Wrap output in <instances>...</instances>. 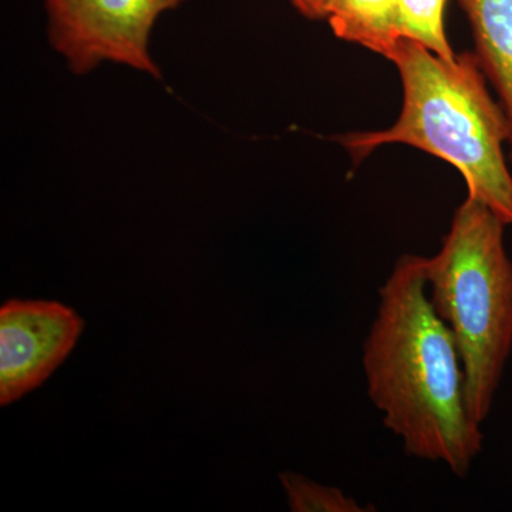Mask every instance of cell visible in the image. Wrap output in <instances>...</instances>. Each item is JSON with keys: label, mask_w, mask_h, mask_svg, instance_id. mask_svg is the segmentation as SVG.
Listing matches in <instances>:
<instances>
[{"label": "cell", "mask_w": 512, "mask_h": 512, "mask_svg": "<svg viewBox=\"0 0 512 512\" xmlns=\"http://www.w3.org/2000/svg\"><path fill=\"white\" fill-rule=\"evenodd\" d=\"M507 224L483 202L458 207L440 251L426 258L431 303L456 339L468 410L477 423L490 414L512 349V262Z\"/></svg>", "instance_id": "3"}, {"label": "cell", "mask_w": 512, "mask_h": 512, "mask_svg": "<svg viewBox=\"0 0 512 512\" xmlns=\"http://www.w3.org/2000/svg\"><path fill=\"white\" fill-rule=\"evenodd\" d=\"M458 2L470 20L478 60L507 117L512 158V0Z\"/></svg>", "instance_id": "6"}, {"label": "cell", "mask_w": 512, "mask_h": 512, "mask_svg": "<svg viewBox=\"0 0 512 512\" xmlns=\"http://www.w3.org/2000/svg\"><path fill=\"white\" fill-rule=\"evenodd\" d=\"M367 396L409 456L464 477L483 448L456 339L431 303L426 258L403 255L363 345Z\"/></svg>", "instance_id": "1"}, {"label": "cell", "mask_w": 512, "mask_h": 512, "mask_svg": "<svg viewBox=\"0 0 512 512\" xmlns=\"http://www.w3.org/2000/svg\"><path fill=\"white\" fill-rule=\"evenodd\" d=\"M387 59L402 77L399 119L387 130L348 134L339 143L355 163L386 144L419 148L456 167L468 198L512 225V175L504 156L510 127L500 101L488 92L477 55L448 62L403 37Z\"/></svg>", "instance_id": "2"}, {"label": "cell", "mask_w": 512, "mask_h": 512, "mask_svg": "<svg viewBox=\"0 0 512 512\" xmlns=\"http://www.w3.org/2000/svg\"><path fill=\"white\" fill-rule=\"evenodd\" d=\"M289 508L293 512H362L363 508L355 498L349 497L336 487L315 483L295 473L279 476Z\"/></svg>", "instance_id": "9"}, {"label": "cell", "mask_w": 512, "mask_h": 512, "mask_svg": "<svg viewBox=\"0 0 512 512\" xmlns=\"http://www.w3.org/2000/svg\"><path fill=\"white\" fill-rule=\"evenodd\" d=\"M291 2L305 18L319 20L328 18L333 0H291Z\"/></svg>", "instance_id": "10"}, {"label": "cell", "mask_w": 512, "mask_h": 512, "mask_svg": "<svg viewBox=\"0 0 512 512\" xmlns=\"http://www.w3.org/2000/svg\"><path fill=\"white\" fill-rule=\"evenodd\" d=\"M326 19L339 39L386 59L403 39L399 0H333Z\"/></svg>", "instance_id": "7"}, {"label": "cell", "mask_w": 512, "mask_h": 512, "mask_svg": "<svg viewBox=\"0 0 512 512\" xmlns=\"http://www.w3.org/2000/svg\"><path fill=\"white\" fill-rule=\"evenodd\" d=\"M448 0H399L403 37L420 43L441 59L456 60L444 30Z\"/></svg>", "instance_id": "8"}, {"label": "cell", "mask_w": 512, "mask_h": 512, "mask_svg": "<svg viewBox=\"0 0 512 512\" xmlns=\"http://www.w3.org/2000/svg\"><path fill=\"white\" fill-rule=\"evenodd\" d=\"M187 0H45L53 49L76 74L103 62L160 77L148 52L158 18Z\"/></svg>", "instance_id": "4"}, {"label": "cell", "mask_w": 512, "mask_h": 512, "mask_svg": "<svg viewBox=\"0 0 512 512\" xmlns=\"http://www.w3.org/2000/svg\"><path fill=\"white\" fill-rule=\"evenodd\" d=\"M83 319L50 301H8L0 308V404L9 406L53 375L82 335Z\"/></svg>", "instance_id": "5"}]
</instances>
